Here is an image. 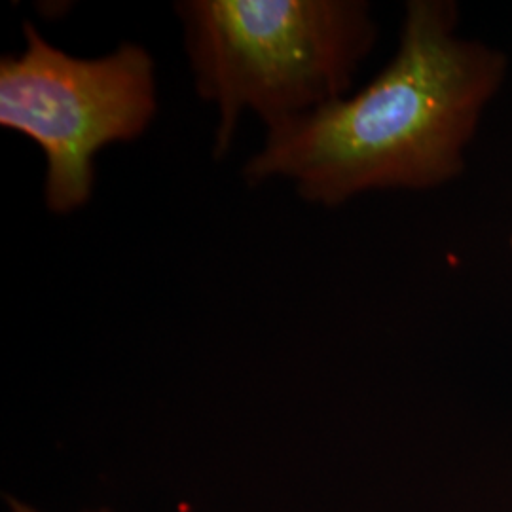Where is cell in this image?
<instances>
[{
	"label": "cell",
	"mask_w": 512,
	"mask_h": 512,
	"mask_svg": "<svg viewBox=\"0 0 512 512\" xmlns=\"http://www.w3.org/2000/svg\"><path fill=\"white\" fill-rule=\"evenodd\" d=\"M456 21L450 2H408L382 73L353 97L266 128L245 181H291L306 202L336 207L370 190H427L458 177L505 57L459 37Z\"/></svg>",
	"instance_id": "cell-1"
},
{
	"label": "cell",
	"mask_w": 512,
	"mask_h": 512,
	"mask_svg": "<svg viewBox=\"0 0 512 512\" xmlns=\"http://www.w3.org/2000/svg\"><path fill=\"white\" fill-rule=\"evenodd\" d=\"M175 12L196 92L219 114L217 160L247 109L270 128L344 97L376 42L357 0H184Z\"/></svg>",
	"instance_id": "cell-2"
},
{
	"label": "cell",
	"mask_w": 512,
	"mask_h": 512,
	"mask_svg": "<svg viewBox=\"0 0 512 512\" xmlns=\"http://www.w3.org/2000/svg\"><path fill=\"white\" fill-rule=\"evenodd\" d=\"M21 29L25 48L0 59V126L44 152V202L52 213L69 215L92 198L97 154L139 139L152 124L154 59L135 42L101 57H76L50 44L31 21Z\"/></svg>",
	"instance_id": "cell-3"
},
{
	"label": "cell",
	"mask_w": 512,
	"mask_h": 512,
	"mask_svg": "<svg viewBox=\"0 0 512 512\" xmlns=\"http://www.w3.org/2000/svg\"><path fill=\"white\" fill-rule=\"evenodd\" d=\"M8 503H10V509L12 512H40L37 509H33V507H29L27 503H23V501H18V499H8ZM88 512H110L107 509H101V511H88Z\"/></svg>",
	"instance_id": "cell-4"
},
{
	"label": "cell",
	"mask_w": 512,
	"mask_h": 512,
	"mask_svg": "<svg viewBox=\"0 0 512 512\" xmlns=\"http://www.w3.org/2000/svg\"><path fill=\"white\" fill-rule=\"evenodd\" d=\"M511 251H512V238H511Z\"/></svg>",
	"instance_id": "cell-5"
}]
</instances>
